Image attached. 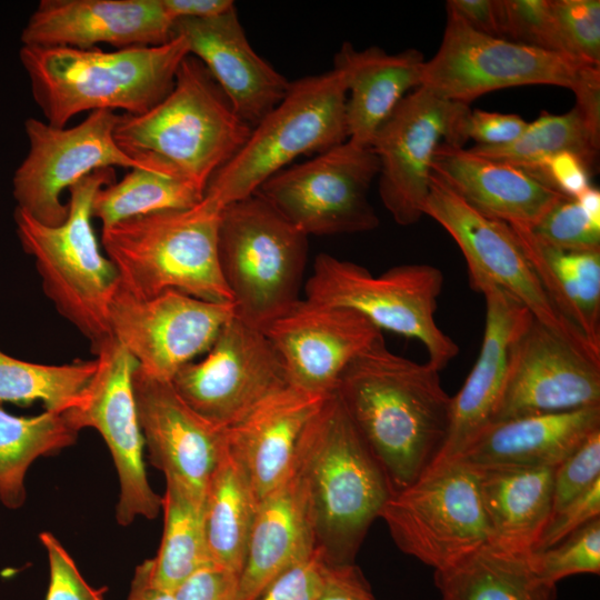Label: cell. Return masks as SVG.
Returning <instances> with one entry per match:
<instances>
[{
	"instance_id": "1",
	"label": "cell",
	"mask_w": 600,
	"mask_h": 600,
	"mask_svg": "<svg viewBox=\"0 0 600 600\" xmlns=\"http://www.w3.org/2000/svg\"><path fill=\"white\" fill-rule=\"evenodd\" d=\"M334 392L393 492L436 462L448 437L452 397L432 364L390 351L382 337L347 366Z\"/></svg>"
},
{
	"instance_id": "2",
	"label": "cell",
	"mask_w": 600,
	"mask_h": 600,
	"mask_svg": "<svg viewBox=\"0 0 600 600\" xmlns=\"http://www.w3.org/2000/svg\"><path fill=\"white\" fill-rule=\"evenodd\" d=\"M188 54L186 40L176 36L160 46L112 51L22 46L19 58L46 122L63 128L82 112H148L172 90Z\"/></svg>"
},
{
	"instance_id": "3",
	"label": "cell",
	"mask_w": 600,
	"mask_h": 600,
	"mask_svg": "<svg viewBox=\"0 0 600 600\" xmlns=\"http://www.w3.org/2000/svg\"><path fill=\"white\" fill-rule=\"evenodd\" d=\"M293 470L309 499L317 549L328 563H353L393 491L336 392L307 427Z\"/></svg>"
},
{
	"instance_id": "4",
	"label": "cell",
	"mask_w": 600,
	"mask_h": 600,
	"mask_svg": "<svg viewBox=\"0 0 600 600\" xmlns=\"http://www.w3.org/2000/svg\"><path fill=\"white\" fill-rule=\"evenodd\" d=\"M251 130L206 66L188 54L169 94L146 113L120 114L113 134L120 150L140 166H170L206 191Z\"/></svg>"
},
{
	"instance_id": "5",
	"label": "cell",
	"mask_w": 600,
	"mask_h": 600,
	"mask_svg": "<svg viewBox=\"0 0 600 600\" xmlns=\"http://www.w3.org/2000/svg\"><path fill=\"white\" fill-rule=\"evenodd\" d=\"M218 207L166 210L102 228L101 243L114 264L120 287L137 298L167 290L221 303H233L218 257Z\"/></svg>"
},
{
	"instance_id": "6",
	"label": "cell",
	"mask_w": 600,
	"mask_h": 600,
	"mask_svg": "<svg viewBox=\"0 0 600 600\" xmlns=\"http://www.w3.org/2000/svg\"><path fill=\"white\" fill-rule=\"evenodd\" d=\"M116 181L113 168L98 169L69 188L68 217L46 226L16 208L14 222L22 249L33 257L46 296L57 311L91 343L111 338L109 306L120 279L103 256L91 226L92 201L99 189Z\"/></svg>"
},
{
	"instance_id": "7",
	"label": "cell",
	"mask_w": 600,
	"mask_h": 600,
	"mask_svg": "<svg viewBox=\"0 0 600 600\" xmlns=\"http://www.w3.org/2000/svg\"><path fill=\"white\" fill-rule=\"evenodd\" d=\"M440 47L426 60L421 86L444 99L470 104L494 90L557 86L572 90L576 106L600 119V68L560 53L476 31L450 7Z\"/></svg>"
},
{
	"instance_id": "8",
	"label": "cell",
	"mask_w": 600,
	"mask_h": 600,
	"mask_svg": "<svg viewBox=\"0 0 600 600\" xmlns=\"http://www.w3.org/2000/svg\"><path fill=\"white\" fill-rule=\"evenodd\" d=\"M347 89L332 68L290 82L283 99L251 130L243 147L210 179L204 199L219 209L252 196L301 154L321 153L348 139Z\"/></svg>"
},
{
	"instance_id": "9",
	"label": "cell",
	"mask_w": 600,
	"mask_h": 600,
	"mask_svg": "<svg viewBox=\"0 0 600 600\" xmlns=\"http://www.w3.org/2000/svg\"><path fill=\"white\" fill-rule=\"evenodd\" d=\"M308 237L253 193L224 206L218 257L234 317L264 330L298 300Z\"/></svg>"
},
{
	"instance_id": "10",
	"label": "cell",
	"mask_w": 600,
	"mask_h": 600,
	"mask_svg": "<svg viewBox=\"0 0 600 600\" xmlns=\"http://www.w3.org/2000/svg\"><path fill=\"white\" fill-rule=\"evenodd\" d=\"M443 281L441 270L427 263L396 266L376 277L354 262L320 253L304 299L356 310L381 331L418 340L440 371L459 353L436 321Z\"/></svg>"
},
{
	"instance_id": "11",
	"label": "cell",
	"mask_w": 600,
	"mask_h": 600,
	"mask_svg": "<svg viewBox=\"0 0 600 600\" xmlns=\"http://www.w3.org/2000/svg\"><path fill=\"white\" fill-rule=\"evenodd\" d=\"M379 518L400 551L434 571L491 541L479 471L461 459L438 461L392 492Z\"/></svg>"
},
{
	"instance_id": "12",
	"label": "cell",
	"mask_w": 600,
	"mask_h": 600,
	"mask_svg": "<svg viewBox=\"0 0 600 600\" xmlns=\"http://www.w3.org/2000/svg\"><path fill=\"white\" fill-rule=\"evenodd\" d=\"M378 174L372 149L346 140L279 171L254 193L307 237L366 232L379 226L368 197Z\"/></svg>"
},
{
	"instance_id": "13",
	"label": "cell",
	"mask_w": 600,
	"mask_h": 600,
	"mask_svg": "<svg viewBox=\"0 0 600 600\" xmlns=\"http://www.w3.org/2000/svg\"><path fill=\"white\" fill-rule=\"evenodd\" d=\"M119 120L120 114L109 110L92 111L78 124L63 128L28 118V152L12 178L17 208L57 227L68 217L62 192L87 174L102 168H146L118 147L113 133Z\"/></svg>"
},
{
	"instance_id": "14",
	"label": "cell",
	"mask_w": 600,
	"mask_h": 600,
	"mask_svg": "<svg viewBox=\"0 0 600 600\" xmlns=\"http://www.w3.org/2000/svg\"><path fill=\"white\" fill-rule=\"evenodd\" d=\"M423 214L438 222L456 241L468 266L516 298L541 324L594 361L596 350L556 309L512 228L471 208L431 174Z\"/></svg>"
},
{
	"instance_id": "15",
	"label": "cell",
	"mask_w": 600,
	"mask_h": 600,
	"mask_svg": "<svg viewBox=\"0 0 600 600\" xmlns=\"http://www.w3.org/2000/svg\"><path fill=\"white\" fill-rule=\"evenodd\" d=\"M208 354L170 380L198 414L226 429L289 386L283 363L266 334L237 317L222 328Z\"/></svg>"
},
{
	"instance_id": "16",
	"label": "cell",
	"mask_w": 600,
	"mask_h": 600,
	"mask_svg": "<svg viewBox=\"0 0 600 600\" xmlns=\"http://www.w3.org/2000/svg\"><path fill=\"white\" fill-rule=\"evenodd\" d=\"M92 352L98 367L84 401L63 414L78 431L93 428L107 443L120 486L118 523L129 526L137 517L154 519L162 497L152 490L143 462L144 441L132 387L138 362L113 337Z\"/></svg>"
},
{
	"instance_id": "17",
	"label": "cell",
	"mask_w": 600,
	"mask_h": 600,
	"mask_svg": "<svg viewBox=\"0 0 600 600\" xmlns=\"http://www.w3.org/2000/svg\"><path fill=\"white\" fill-rule=\"evenodd\" d=\"M232 317L233 303L206 301L176 290L142 299L120 284L109 306L111 336L142 372L167 381L207 352Z\"/></svg>"
},
{
	"instance_id": "18",
	"label": "cell",
	"mask_w": 600,
	"mask_h": 600,
	"mask_svg": "<svg viewBox=\"0 0 600 600\" xmlns=\"http://www.w3.org/2000/svg\"><path fill=\"white\" fill-rule=\"evenodd\" d=\"M469 108L418 87L377 131L370 148L379 160V196L398 224L411 226L424 216L436 150L451 142Z\"/></svg>"
},
{
	"instance_id": "19",
	"label": "cell",
	"mask_w": 600,
	"mask_h": 600,
	"mask_svg": "<svg viewBox=\"0 0 600 600\" xmlns=\"http://www.w3.org/2000/svg\"><path fill=\"white\" fill-rule=\"evenodd\" d=\"M600 406V362L530 321L510 357L493 422Z\"/></svg>"
},
{
	"instance_id": "20",
	"label": "cell",
	"mask_w": 600,
	"mask_h": 600,
	"mask_svg": "<svg viewBox=\"0 0 600 600\" xmlns=\"http://www.w3.org/2000/svg\"><path fill=\"white\" fill-rule=\"evenodd\" d=\"M262 332L278 352L290 386L329 396L347 366L382 331L356 310L298 300Z\"/></svg>"
},
{
	"instance_id": "21",
	"label": "cell",
	"mask_w": 600,
	"mask_h": 600,
	"mask_svg": "<svg viewBox=\"0 0 600 600\" xmlns=\"http://www.w3.org/2000/svg\"><path fill=\"white\" fill-rule=\"evenodd\" d=\"M132 387L150 462L166 479L203 501L208 481L226 447L224 429L193 411L170 381L137 368Z\"/></svg>"
},
{
	"instance_id": "22",
	"label": "cell",
	"mask_w": 600,
	"mask_h": 600,
	"mask_svg": "<svg viewBox=\"0 0 600 600\" xmlns=\"http://www.w3.org/2000/svg\"><path fill=\"white\" fill-rule=\"evenodd\" d=\"M468 272L472 288L484 297V332L476 363L452 397L448 437L436 462L459 458L492 423L503 393L512 349L533 319L506 290L479 272Z\"/></svg>"
},
{
	"instance_id": "23",
	"label": "cell",
	"mask_w": 600,
	"mask_h": 600,
	"mask_svg": "<svg viewBox=\"0 0 600 600\" xmlns=\"http://www.w3.org/2000/svg\"><path fill=\"white\" fill-rule=\"evenodd\" d=\"M172 26L161 0H41L20 39L26 47L119 50L164 44Z\"/></svg>"
},
{
	"instance_id": "24",
	"label": "cell",
	"mask_w": 600,
	"mask_h": 600,
	"mask_svg": "<svg viewBox=\"0 0 600 600\" xmlns=\"http://www.w3.org/2000/svg\"><path fill=\"white\" fill-rule=\"evenodd\" d=\"M182 37L219 84L236 113L253 128L286 96L290 82L251 47L236 6L203 19H178Z\"/></svg>"
},
{
	"instance_id": "25",
	"label": "cell",
	"mask_w": 600,
	"mask_h": 600,
	"mask_svg": "<svg viewBox=\"0 0 600 600\" xmlns=\"http://www.w3.org/2000/svg\"><path fill=\"white\" fill-rule=\"evenodd\" d=\"M329 396L289 384L224 429L226 447L259 501L292 473L302 436Z\"/></svg>"
},
{
	"instance_id": "26",
	"label": "cell",
	"mask_w": 600,
	"mask_h": 600,
	"mask_svg": "<svg viewBox=\"0 0 600 600\" xmlns=\"http://www.w3.org/2000/svg\"><path fill=\"white\" fill-rule=\"evenodd\" d=\"M432 174L481 214L531 229L560 200L568 198L528 171L442 142Z\"/></svg>"
},
{
	"instance_id": "27",
	"label": "cell",
	"mask_w": 600,
	"mask_h": 600,
	"mask_svg": "<svg viewBox=\"0 0 600 600\" xmlns=\"http://www.w3.org/2000/svg\"><path fill=\"white\" fill-rule=\"evenodd\" d=\"M317 550L309 499L293 470L259 502L238 578V600H256L279 574Z\"/></svg>"
},
{
	"instance_id": "28",
	"label": "cell",
	"mask_w": 600,
	"mask_h": 600,
	"mask_svg": "<svg viewBox=\"0 0 600 600\" xmlns=\"http://www.w3.org/2000/svg\"><path fill=\"white\" fill-rule=\"evenodd\" d=\"M424 58L418 49L389 54L378 47L357 50L343 42L333 59L347 89L349 141L369 147L401 100L421 86Z\"/></svg>"
},
{
	"instance_id": "29",
	"label": "cell",
	"mask_w": 600,
	"mask_h": 600,
	"mask_svg": "<svg viewBox=\"0 0 600 600\" xmlns=\"http://www.w3.org/2000/svg\"><path fill=\"white\" fill-rule=\"evenodd\" d=\"M597 430L600 406L509 419L488 426L457 459L476 468H557Z\"/></svg>"
},
{
	"instance_id": "30",
	"label": "cell",
	"mask_w": 600,
	"mask_h": 600,
	"mask_svg": "<svg viewBox=\"0 0 600 600\" xmlns=\"http://www.w3.org/2000/svg\"><path fill=\"white\" fill-rule=\"evenodd\" d=\"M491 541L532 552L552 513L553 476L550 467L477 468Z\"/></svg>"
},
{
	"instance_id": "31",
	"label": "cell",
	"mask_w": 600,
	"mask_h": 600,
	"mask_svg": "<svg viewBox=\"0 0 600 600\" xmlns=\"http://www.w3.org/2000/svg\"><path fill=\"white\" fill-rule=\"evenodd\" d=\"M510 227L556 309L600 351V249L563 250Z\"/></svg>"
},
{
	"instance_id": "32",
	"label": "cell",
	"mask_w": 600,
	"mask_h": 600,
	"mask_svg": "<svg viewBox=\"0 0 600 600\" xmlns=\"http://www.w3.org/2000/svg\"><path fill=\"white\" fill-rule=\"evenodd\" d=\"M440 600H556L557 584L537 570L531 552L487 542L456 564L434 571Z\"/></svg>"
},
{
	"instance_id": "33",
	"label": "cell",
	"mask_w": 600,
	"mask_h": 600,
	"mask_svg": "<svg viewBox=\"0 0 600 600\" xmlns=\"http://www.w3.org/2000/svg\"><path fill=\"white\" fill-rule=\"evenodd\" d=\"M259 502L241 466L224 447L202 502L211 564L240 574Z\"/></svg>"
},
{
	"instance_id": "34",
	"label": "cell",
	"mask_w": 600,
	"mask_h": 600,
	"mask_svg": "<svg viewBox=\"0 0 600 600\" xmlns=\"http://www.w3.org/2000/svg\"><path fill=\"white\" fill-rule=\"evenodd\" d=\"M79 431L64 414L46 411L32 417L7 412L0 402V501L18 509L26 501L24 478L40 457L72 446Z\"/></svg>"
},
{
	"instance_id": "35",
	"label": "cell",
	"mask_w": 600,
	"mask_h": 600,
	"mask_svg": "<svg viewBox=\"0 0 600 600\" xmlns=\"http://www.w3.org/2000/svg\"><path fill=\"white\" fill-rule=\"evenodd\" d=\"M600 147V124L591 121L577 106L552 114L542 111L528 122L522 133L502 146H474L470 150L484 158L519 167L532 173L547 158L569 151L582 158L592 169Z\"/></svg>"
},
{
	"instance_id": "36",
	"label": "cell",
	"mask_w": 600,
	"mask_h": 600,
	"mask_svg": "<svg viewBox=\"0 0 600 600\" xmlns=\"http://www.w3.org/2000/svg\"><path fill=\"white\" fill-rule=\"evenodd\" d=\"M203 197L202 188L173 168H132L98 190L91 214L107 228L136 216L189 209Z\"/></svg>"
},
{
	"instance_id": "37",
	"label": "cell",
	"mask_w": 600,
	"mask_h": 600,
	"mask_svg": "<svg viewBox=\"0 0 600 600\" xmlns=\"http://www.w3.org/2000/svg\"><path fill=\"white\" fill-rule=\"evenodd\" d=\"M202 500L174 480L166 479L162 497L163 532L152 559L157 586L174 592L191 574L207 564Z\"/></svg>"
},
{
	"instance_id": "38",
	"label": "cell",
	"mask_w": 600,
	"mask_h": 600,
	"mask_svg": "<svg viewBox=\"0 0 600 600\" xmlns=\"http://www.w3.org/2000/svg\"><path fill=\"white\" fill-rule=\"evenodd\" d=\"M97 367V359L39 364L0 350V402L29 406L41 401L46 411L63 414L82 404Z\"/></svg>"
},
{
	"instance_id": "39",
	"label": "cell",
	"mask_w": 600,
	"mask_h": 600,
	"mask_svg": "<svg viewBox=\"0 0 600 600\" xmlns=\"http://www.w3.org/2000/svg\"><path fill=\"white\" fill-rule=\"evenodd\" d=\"M539 573L549 582L581 573H600V517L551 548L531 552Z\"/></svg>"
},
{
	"instance_id": "40",
	"label": "cell",
	"mask_w": 600,
	"mask_h": 600,
	"mask_svg": "<svg viewBox=\"0 0 600 600\" xmlns=\"http://www.w3.org/2000/svg\"><path fill=\"white\" fill-rule=\"evenodd\" d=\"M498 8L502 39L568 57L551 0H498Z\"/></svg>"
},
{
	"instance_id": "41",
	"label": "cell",
	"mask_w": 600,
	"mask_h": 600,
	"mask_svg": "<svg viewBox=\"0 0 600 600\" xmlns=\"http://www.w3.org/2000/svg\"><path fill=\"white\" fill-rule=\"evenodd\" d=\"M551 8L567 56L600 68V1L551 0Z\"/></svg>"
},
{
	"instance_id": "42",
	"label": "cell",
	"mask_w": 600,
	"mask_h": 600,
	"mask_svg": "<svg viewBox=\"0 0 600 600\" xmlns=\"http://www.w3.org/2000/svg\"><path fill=\"white\" fill-rule=\"evenodd\" d=\"M530 230L541 241L559 249H600V220L589 216L572 198L557 202Z\"/></svg>"
},
{
	"instance_id": "43",
	"label": "cell",
	"mask_w": 600,
	"mask_h": 600,
	"mask_svg": "<svg viewBox=\"0 0 600 600\" xmlns=\"http://www.w3.org/2000/svg\"><path fill=\"white\" fill-rule=\"evenodd\" d=\"M599 480L600 430H597L554 469L552 513Z\"/></svg>"
},
{
	"instance_id": "44",
	"label": "cell",
	"mask_w": 600,
	"mask_h": 600,
	"mask_svg": "<svg viewBox=\"0 0 600 600\" xmlns=\"http://www.w3.org/2000/svg\"><path fill=\"white\" fill-rule=\"evenodd\" d=\"M39 538L49 562L46 600H104L108 587H91L81 576L69 552L51 532H41Z\"/></svg>"
},
{
	"instance_id": "45",
	"label": "cell",
	"mask_w": 600,
	"mask_h": 600,
	"mask_svg": "<svg viewBox=\"0 0 600 600\" xmlns=\"http://www.w3.org/2000/svg\"><path fill=\"white\" fill-rule=\"evenodd\" d=\"M527 121L514 113H500L470 108L461 114L449 144L463 147L472 139L476 146H502L516 140L527 127Z\"/></svg>"
},
{
	"instance_id": "46",
	"label": "cell",
	"mask_w": 600,
	"mask_h": 600,
	"mask_svg": "<svg viewBox=\"0 0 600 600\" xmlns=\"http://www.w3.org/2000/svg\"><path fill=\"white\" fill-rule=\"evenodd\" d=\"M326 562L317 550L279 574L256 600H318Z\"/></svg>"
},
{
	"instance_id": "47",
	"label": "cell",
	"mask_w": 600,
	"mask_h": 600,
	"mask_svg": "<svg viewBox=\"0 0 600 600\" xmlns=\"http://www.w3.org/2000/svg\"><path fill=\"white\" fill-rule=\"evenodd\" d=\"M597 517H600V480L550 516L533 551L553 547Z\"/></svg>"
},
{
	"instance_id": "48",
	"label": "cell",
	"mask_w": 600,
	"mask_h": 600,
	"mask_svg": "<svg viewBox=\"0 0 600 600\" xmlns=\"http://www.w3.org/2000/svg\"><path fill=\"white\" fill-rule=\"evenodd\" d=\"M591 170L578 154L563 151L543 160L531 174L561 194L574 199L591 186Z\"/></svg>"
},
{
	"instance_id": "49",
	"label": "cell",
	"mask_w": 600,
	"mask_h": 600,
	"mask_svg": "<svg viewBox=\"0 0 600 600\" xmlns=\"http://www.w3.org/2000/svg\"><path fill=\"white\" fill-rule=\"evenodd\" d=\"M237 573L207 564L184 580L173 592L174 600H238Z\"/></svg>"
},
{
	"instance_id": "50",
	"label": "cell",
	"mask_w": 600,
	"mask_h": 600,
	"mask_svg": "<svg viewBox=\"0 0 600 600\" xmlns=\"http://www.w3.org/2000/svg\"><path fill=\"white\" fill-rule=\"evenodd\" d=\"M318 600H377L361 569L353 563H328Z\"/></svg>"
},
{
	"instance_id": "51",
	"label": "cell",
	"mask_w": 600,
	"mask_h": 600,
	"mask_svg": "<svg viewBox=\"0 0 600 600\" xmlns=\"http://www.w3.org/2000/svg\"><path fill=\"white\" fill-rule=\"evenodd\" d=\"M446 6L476 31L501 38L498 0H449Z\"/></svg>"
},
{
	"instance_id": "52",
	"label": "cell",
	"mask_w": 600,
	"mask_h": 600,
	"mask_svg": "<svg viewBox=\"0 0 600 600\" xmlns=\"http://www.w3.org/2000/svg\"><path fill=\"white\" fill-rule=\"evenodd\" d=\"M161 2L172 21L211 18L234 7V2L231 0H161Z\"/></svg>"
},
{
	"instance_id": "53",
	"label": "cell",
	"mask_w": 600,
	"mask_h": 600,
	"mask_svg": "<svg viewBox=\"0 0 600 600\" xmlns=\"http://www.w3.org/2000/svg\"><path fill=\"white\" fill-rule=\"evenodd\" d=\"M152 567V559H147L136 568L127 600H174L173 592L154 583Z\"/></svg>"
},
{
	"instance_id": "54",
	"label": "cell",
	"mask_w": 600,
	"mask_h": 600,
	"mask_svg": "<svg viewBox=\"0 0 600 600\" xmlns=\"http://www.w3.org/2000/svg\"><path fill=\"white\" fill-rule=\"evenodd\" d=\"M574 199L589 216L600 220V191L598 188L590 186Z\"/></svg>"
}]
</instances>
